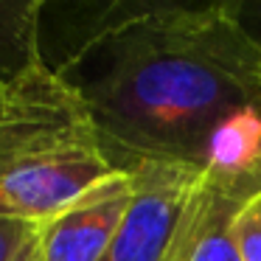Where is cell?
<instances>
[{"label":"cell","mask_w":261,"mask_h":261,"mask_svg":"<svg viewBox=\"0 0 261 261\" xmlns=\"http://www.w3.org/2000/svg\"><path fill=\"white\" fill-rule=\"evenodd\" d=\"M121 171L45 54L0 82V216L42 225Z\"/></svg>","instance_id":"2"},{"label":"cell","mask_w":261,"mask_h":261,"mask_svg":"<svg viewBox=\"0 0 261 261\" xmlns=\"http://www.w3.org/2000/svg\"><path fill=\"white\" fill-rule=\"evenodd\" d=\"M132 202L101 261H171L199 171L169 163L132 169Z\"/></svg>","instance_id":"3"},{"label":"cell","mask_w":261,"mask_h":261,"mask_svg":"<svg viewBox=\"0 0 261 261\" xmlns=\"http://www.w3.org/2000/svg\"><path fill=\"white\" fill-rule=\"evenodd\" d=\"M253 194L255 191L205 180L199 174V182L180 222L171 261H242L233 236V219Z\"/></svg>","instance_id":"5"},{"label":"cell","mask_w":261,"mask_h":261,"mask_svg":"<svg viewBox=\"0 0 261 261\" xmlns=\"http://www.w3.org/2000/svg\"><path fill=\"white\" fill-rule=\"evenodd\" d=\"M42 3H0V82L42 57L40 14Z\"/></svg>","instance_id":"6"},{"label":"cell","mask_w":261,"mask_h":261,"mask_svg":"<svg viewBox=\"0 0 261 261\" xmlns=\"http://www.w3.org/2000/svg\"><path fill=\"white\" fill-rule=\"evenodd\" d=\"M20 261H40V253H37V239H34V244L23 253V258H20Z\"/></svg>","instance_id":"10"},{"label":"cell","mask_w":261,"mask_h":261,"mask_svg":"<svg viewBox=\"0 0 261 261\" xmlns=\"http://www.w3.org/2000/svg\"><path fill=\"white\" fill-rule=\"evenodd\" d=\"M233 20L242 25V31L253 40V45L261 51V0H227Z\"/></svg>","instance_id":"9"},{"label":"cell","mask_w":261,"mask_h":261,"mask_svg":"<svg viewBox=\"0 0 261 261\" xmlns=\"http://www.w3.org/2000/svg\"><path fill=\"white\" fill-rule=\"evenodd\" d=\"M113 160L261 191V51L227 3H110L59 65Z\"/></svg>","instance_id":"1"},{"label":"cell","mask_w":261,"mask_h":261,"mask_svg":"<svg viewBox=\"0 0 261 261\" xmlns=\"http://www.w3.org/2000/svg\"><path fill=\"white\" fill-rule=\"evenodd\" d=\"M233 236H236L242 261H261V191H255L239 208L233 219Z\"/></svg>","instance_id":"7"},{"label":"cell","mask_w":261,"mask_h":261,"mask_svg":"<svg viewBox=\"0 0 261 261\" xmlns=\"http://www.w3.org/2000/svg\"><path fill=\"white\" fill-rule=\"evenodd\" d=\"M132 171H121L59 216L37 225L40 261H101L132 202Z\"/></svg>","instance_id":"4"},{"label":"cell","mask_w":261,"mask_h":261,"mask_svg":"<svg viewBox=\"0 0 261 261\" xmlns=\"http://www.w3.org/2000/svg\"><path fill=\"white\" fill-rule=\"evenodd\" d=\"M37 225L0 216V261H20L23 253L34 244Z\"/></svg>","instance_id":"8"}]
</instances>
